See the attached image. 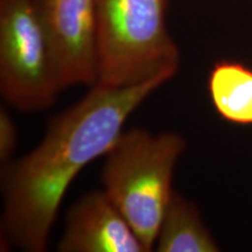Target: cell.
<instances>
[{
	"label": "cell",
	"mask_w": 252,
	"mask_h": 252,
	"mask_svg": "<svg viewBox=\"0 0 252 252\" xmlns=\"http://www.w3.org/2000/svg\"><path fill=\"white\" fill-rule=\"evenodd\" d=\"M171 78L160 75L124 88L94 84L53 119L35 149L2 171L1 238L23 251H46L59 208L75 178L106 156L128 117Z\"/></svg>",
	"instance_id": "obj_1"
},
{
	"label": "cell",
	"mask_w": 252,
	"mask_h": 252,
	"mask_svg": "<svg viewBox=\"0 0 252 252\" xmlns=\"http://www.w3.org/2000/svg\"><path fill=\"white\" fill-rule=\"evenodd\" d=\"M186 141L175 132L123 131L106 153L103 190L121 210L147 252L153 251L174 189L173 176Z\"/></svg>",
	"instance_id": "obj_2"
},
{
	"label": "cell",
	"mask_w": 252,
	"mask_h": 252,
	"mask_svg": "<svg viewBox=\"0 0 252 252\" xmlns=\"http://www.w3.org/2000/svg\"><path fill=\"white\" fill-rule=\"evenodd\" d=\"M168 1L96 0V84L124 88L160 75L174 77L181 58L167 27Z\"/></svg>",
	"instance_id": "obj_3"
},
{
	"label": "cell",
	"mask_w": 252,
	"mask_h": 252,
	"mask_svg": "<svg viewBox=\"0 0 252 252\" xmlns=\"http://www.w3.org/2000/svg\"><path fill=\"white\" fill-rule=\"evenodd\" d=\"M62 90L34 0H0V93L25 112L49 108Z\"/></svg>",
	"instance_id": "obj_4"
},
{
	"label": "cell",
	"mask_w": 252,
	"mask_h": 252,
	"mask_svg": "<svg viewBox=\"0 0 252 252\" xmlns=\"http://www.w3.org/2000/svg\"><path fill=\"white\" fill-rule=\"evenodd\" d=\"M62 90L94 86L98 71L96 0H34Z\"/></svg>",
	"instance_id": "obj_5"
},
{
	"label": "cell",
	"mask_w": 252,
	"mask_h": 252,
	"mask_svg": "<svg viewBox=\"0 0 252 252\" xmlns=\"http://www.w3.org/2000/svg\"><path fill=\"white\" fill-rule=\"evenodd\" d=\"M60 252H147L104 190L83 195L70 208Z\"/></svg>",
	"instance_id": "obj_6"
},
{
	"label": "cell",
	"mask_w": 252,
	"mask_h": 252,
	"mask_svg": "<svg viewBox=\"0 0 252 252\" xmlns=\"http://www.w3.org/2000/svg\"><path fill=\"white\" fill-rule=\"evenodd\" d=\"M154 250L217 252L220 248L203 223L196 204L174 190L160 224Z\"/></svg>",
	"instance_id": "obj_7"
},
{
	"label": "cell",
	"mask_w": 252,
	"mask_h": 252,
	"mask_svg": "<svg viewBox=\"0 0 252 252\" xmlns=\"http://www.w3.org/2000/svg\"><path fill=\"white\" fill-rule=\"evenodd\" d=\"M208 91L220 117L238 125H252V69L222 60L208 76Z\"/></svg>",
	"instance_id": "obj_8"
},
{
	"label": "cell",
	"mask_w": 252,
	"mask_h": 252,
	"mask_svg": "<svg viewBox=\"0 0 252 252\" xmlns=\"http://www.w3.org/2000/svg\"><path fill=\"white\" fill-rule=\"evenodd\" d=\"M18 144L17 126L11 115L0 109V162L6 166Z\"/></svg>",
	"instance_id": "obj_9"
}]
</instances>
